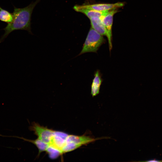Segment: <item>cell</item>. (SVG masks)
Returning a JSON list of instances; mask_svg holds the SVG:
<instances>
[{
	"label": "cell",
	"mask_w": 162,
	"mask_h": 162,
	"mask_svg": "<svg viewBox=\"0 0 162 162\" xmlns=\"http://www.w3.org/2000/svg\"><path fill=\"white\" fill-rule=\"evenodd\" d=\"M40 0H36L22 8H18L14 6V10L12 13L13 20L3 29L4 31V33L0 39V43L2 42L10 33L15 30H25L32 33L31 27L32 14L35 7Z\"/></svg>",
	"instance_id": "cell-1"
},
{
	"label": "cell",
	"mask_w": 162,
	"mask_h": 162,
	"mask_svg": "<svg viewBox=\"0 0 162 162\" xmlns=\"http://www.w3.org/2000/svg\"><path fill=\"white\" fill-rule=\"evenodd\" d=\"M105 42L103 36L91 27L82 50L78 56L88 52H96L100 46Z\"/></svg>",
	"instance_id": "cell-2"
},
{
	"label": "cell",
	"mask_w": 162,
	"mask_h": 162,
	"mask_svg": "<svg viewBox=\"0 0 162 162\" xmlns=\"http://www.w3.org/2000/svg\"><path fill=\"white\" fill-rule=\"evenodd\" d=\"M29 130L34 132L38 138L49 145L55 130L40 125L35 122L32 123Z\"/></svg>",
	"instance_id": "cell-3"
},
{
	"label": "cell",
	"mask_w": 162,
	"mask_h": 162,
	"mask_svg": "<svg viewBox=\"0 0 162 162\" xmlns=\"http://www.w3.org/2000/svg\"><path fill=\"white\" fill-rule=\"evenodd\" d=\"M117 12V8H114L108 11L107 13L100 17L104 24L107 32L106 37L108 41L109 49L110 51L112 48V28L113 23V16Z\"/></svg>",
	"instance_id": "cell-4"
},
{
	"label": "cell",
	"mask_w": 162,
	"mask_h": 162,
	"mask_svg": "<svg viewBox=\"0 0 162 162\" xmlns=\"http://www.w3.org/2000/svg\"><path fill=\"white\" fill-rule=\"evenodd\" d=\"M68 135L65 133L55 130L49 146L59 150L62 154V150Z\"/></svg>",
	"instance_id": "cell-5"
},
{
	"label": "cell",
	"mask_w": 162,
	"mask_h": 162,
	"mask_svg": "<svg viewBox=\"0 0 162 162\" xmlns=\"http://www.w3.org/2000/svg\"><path fill=\"white\" fill-rule=\"evenodd\" d=\"M98 139L85 135L76 136L68 135L67 137L65 142L72 143L80 147L83 145H87L93 142Z\"/></svg>",
	"instance_id": "cell-6"
},
{
	"label": "cell",
	"mask_w": 162,
	"mask_h": 162,
	"mask_svg": "<svg viewBox=\"0 0 162 162\" xmlns=\"http://www.w3.org/2000/svg\"><path fill=\"white\" fill-rule=\"evenodd\" d=\"M124 5V3L119 2L114 4L100 3L81 5L86 8L99 11H108L114 8H121Z\"/></svg>",
	"instance_id": "cell-7"
},
{
	"label": "cell",
	"mask_w": 162,
	"mask_h": 162,
	"mask_svg": "<svg viewBox=\"0 0 162 162\" xmlns=\"http://www.w3.org/2000/svg\"><path fill=\"white\" fill-rule=\"evenodd\" d=\"M73 8L76 11L83 14L89 19L95 17L100 18L109 11H99L83 8L81 5H75Z\"/></svg>",
	"instance_id": "cell-8"
},
{
	"label": "cell",
	"mask_w": 162,
	"mask_h": 162,
	"mask_svg": "<svg viewBox=\"0 0 162 162\" xmlns=\"http://www.w3.org/2000/svg\"><path fill=\"white\" fill-rule=\"evenodd\" d=\"M102 81L100 72L99 70H97L94 73V78L91 86V94L93 97L99 94Z\"/></svg>",
	"instance_id": "cell-9"
},
{
	"label": "cell",
	"mask_w": 162,
	"mask_h": 162,
	"mask_svg": "<svg viewBox=\"0 0 162 162\" xmlns=\"http://www.w3.org/2000/svg\"><path fill=\"white\" fill-rule=\"evenodd\" d=\"M91 27L102 36H106L107 32L100 17H92L89 19Z\"/></svg>",
	"instance_id": "cell-10"
},
{
	"label": "cell",
	"mask_w": 162,
	"mask_h": 162,
	"mask_svg": "<svg viewBox=\"0 0 162 162\" xmlns=\"http://www.w3.org/2000/svg\"><path fill=\"white\" fill-rule=\"evenodd\" d=\"M0 136H8L10 137H12L22 139L25 141H28L32 143L35 145V146L38 149L39 151V154H38V155H39L40 154L43 152L46 151L49 146V145L48 144L45 142L38 138L35 140H31L26 139L22 137H20L16 136H4L3 135H2L0 134Z\"/></svg>",
	"instance_id": "cell-11"
},
{
	"label": "cell",
	"mask_w": 162,
	"mask_h": 162,
	"mask_svg": "<svg viewBox=\"0 0 162 162\" xmlns=\"http://www.w3.org/2000/svg\"><path fill=\"white\" fill-rule=\"evenodd\" d=\"M12 13L4 9L0 6V20L8 23L11 22L13 20Z\"/></svg>",
	"instance_id": "cell-12"
},
{
	"label": "cell",
	"mask_w": 162,
	"mask_h": 162,
	"mask_svg": "<svg viewBox=\"0 0 162 162\" xmlns=\"http://www.w3.org/2000/svg\"><path fill=\"white\" fill-rule=\"evenodd\" d=\"M46 151L49 154L50 157L52 159L56 158L60 155L62 154L59 150L49 146Z\"/></svg>",
	"instance_id": "cell-13"
},
{
	"label": "cell",
	"mask_w": 162,
	"mask_h": 162,
	"mask_svg": "<svg viewBox=\"0 0 162 162\" xmlns=\"http://www.w3.org/2000/svg\"><path fill=\"white\" fill-rule=\"evenodd\" d=\"M146 162H160L162 161V160H158L156 159H152L148 160L146 161Z\"/></svg>",
	"instance_id": "cell-14"
}]
</instances>
